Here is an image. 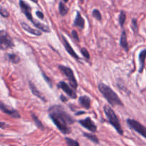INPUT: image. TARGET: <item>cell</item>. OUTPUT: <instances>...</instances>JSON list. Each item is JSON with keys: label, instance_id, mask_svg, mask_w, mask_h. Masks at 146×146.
<instances>
[{"label": "cell", "instance_id": "cell-33", "mask_svg": "<svg viewBox=\"0 0 146 146\" xmlns=\"http://www.w3.org/2000/svg\"><path fill=\"white\" fill-rule=\"evenodd\" d=\"M85 113V112H84V111H81V112H79V113H76V115H79V114H82V113Z\"/></svg>", "mask_w": 146, "mask_h": 146}, {"label": "cell", "instance_id": "cell-3", "mask_svg": "<svg viewBox=\"0 0 146 146\" xmlns=\"http://www.w3.org/2000/svg\"><path fill=\"white\" fill-rule=\"evenodd\" d=\"M19 6L21 8V11L24 14L27 19L35 26L36 28L39 29L41 31H44V32L49 33L51 32V29L48 26L45 25V24H42V23L39 22V21H36V20L33 19L32 14H31V8L27 2L24 1V0H19Z\"/></svg>", "mask_w": 146, "mask_h": 146}, {"label": "cell", "instance_id": "cell-36", "mask_svg": "<svg viewBox=\"0 0 146 146\" xmlns=\"http://www.w3.org/2000/svg\"><path fill=\"white\" fill-rule=\"evenodd\" d=\"M81 1H83V0H81Z\"/></svg>", "mask_w": 146, "mask_h": 146}, {"label": "cell", "instance_id": "cell-20", "mask_svg": "<svg viewBox=\"0 0 146 146\" xmlns=\"http://www.w3.org/2000/svg\"><path fill=\"white\" fill-rule=\"evenodd\" d=\"M84 135L85 137H86L88 139H89L90 141H91L92 142L95 143H99V141H98V138H97L95 135H93V134H90V133H84Z\"/></svg>", "mask_w": 146, "mask_h": 146}, {"label": "cell", "instance_id": "cell-15", "mask_svg": "<svg viewBox=\"0 0 146 146\" xmlns=\"http://www.w3.org/2000/svg\"><path fill=\"white\" fill-rule=\"evenodd\" d=\"M78 102L82 106V107L85 108L86 109H89L91 108V99L89 97L86 96H83L79 97L78 98Z\"/></svg>", "mask_w": 146, "mask_h": 146}, {"label": "cell", "instance_id": "cell-16", "mask_svg": "<svg viewBox=\"0 0 146 146\" xmlns=\"http://www.w3.org/2000/svg\"><path fill=\"white\" fill-rule=\"evenodd\" d=\"M29 86H30V88H31V92H32V94H34V96H36V97L39 98L40 99L43 100V101H46V98L43 96L42 94H41V93L39 91H38V90H37L36 87L35 86V85H34L33 83H31V81L29 82Z\"/></svg>", "mask_w": 146, "mask_h": 146}, {"label": "cell", "instance_id": "cell-35", "mask_svg": "<svg viewBox=\"0 0 146 146\" xmlns=\"http://www.w3.org/2000/svg\"><path fill=\"white\" fill-rule=\"evenodd\" d=\"M68 1V0H64V2H67V1Z\"/></svg>", "mask_w": 146, "mask_h": 146}, {"label": "cell", "instance_id": "cell-21", "mask_svg": "<svg viewBox=\"0 0 146 146\" xmlns=\"http://www.w3.org/2000/svg\"><path fill=\"white\" fill-rule=\"evenodd\" d=\"M126 20V14L124 11H121L119 15V24L121 27H123L124 25Z\"/></svg>", "mask_w": 146, "mask_h": 146}, {"label": "cell", "instance_id": "cell-24", "mask_svg": "<svg viewBox=\"0 0 146 146\" xmlns=\"http://www.w3.org/2000/svg\"><path fill=\"white\" fill-rule=\"evenodd\" d=\"M0 15L2 16L3 17H9V11L1 5H0Z\"/></svg>", "mask_w": 146, "mask_h": 146}, {"label": "cell", "instance_id": "cell-32", "mask_svg": "<svg viewBox=\"0 0 146 146\" xmlns=\"http://www.w3.org/2000/svg\"><path fill=\"white\" fill-rule=\"evenodd\" d=\"M43 76H44V79H46V81L47 82H48V83H51V81H50V80H48V77H47L46 76L44 75V74H43Z\"/></svg>", "mask_w": 146, "mask_h": 146}, {"label": "cell", "instance_id": "cell-8", "mask_svg": "<svg viewBox=\"0 0 146 146\" xmlns=\"http://www.w3.org/2000/svg\"><path fill=\"white\" fill-rule=\"evenodd\" d=\"M0 110L2 111L4 113L7 114L9 116L12 117L14 118H19L20 115L18 113V111H16L14 108H11L10 107H9L8 106L6 105L4 103H3L2 101H0Z\"/></svg>", "mask_w": 146, "mask_h": 146}, {"label": "cell", "instance_id": "cell-29", "mask_svg": "<svg viewBox=\"0 0 146 146\" xmlns=\"http://www.w3.org/2000/svg\"><path fill=\"white\" fill-rule=\"evenodd\" d=\"M72 36L73 37H74V39H76V41H79V38H78V34H77V32L76 31H74V30H73L72 31Z\"/></svg>", "mask_w": 146, "mask_h": 146}, {"label": "cell", "instance_id": "cell-25", "mask_svg": "<svg viewBox=\"0 0 146 146\" xmlns=\"http://www.w3.org/2000/svg\"><path fill=\"white\" fill-rule=\"evenodd\" d=\"M66 141L67 144L70 146H78L79 145V143L78 142H76V141H74V140L71 139L69 138H66Z\"/></svg>", "mask_w": 146, "mask_h": 146}, {"label": "cell", "instance_id": "cell-7", "mask_svg": "<svg viewBox=\"0 0 146 146\" xmlns=\"http://www.w3.org/2000/svg\"><path fill=\"white\" fill-rule=\"evenodd\" d=\"M127 123L131 128H132L134 131H136L138 133H139L140 135H142L146 139V127L143 125L142 124L140 123L138 121H135V120L128 119Z\"/></svg>", "mask_w": 146, "mask_h": 146}, {"label": "cell", "instance_id": "cell-6", "mask_svg": "<svg viewBox=\"0 0 146 146\" xmlns=\"http://www.w3.org/2000/svg\"><path fill=\"white\" fill-rule=\"evenodd\" d=\"M58 68L61 71V72L66 77L67 79L69 81L70 85L73 88L76 89L78 87V83H77L76 79L75 78V76H74V72L71 70V68H70L69 67L65 66L63 65H59L58 66Z\"/></svg>", "mask_w": 146, "mask_h": 146}, {"label": "cell", "instance_id": "cell-31", "mask_svg": "<svg viewBox=\"0 0 146 146\" xmlns=\"http://www.w3.org/2000/svg\"><path fill=\"white\" fill-rule=\"evenodd\" d=\"M60 98H61V100H62L63 101H64V102H66V101H67V98H66V97H64V96H60Z\"/></svg>", "mask_w": 146, "mask_h": 146}, {"label": "cell", "instance_id": "cell-12", "mask_svg": "<svg viewBox=\"0 0 146 146\" xmlns=\"http://www.w3.org/2000/svg\"><path fill=\"white\" fill-rule=\"evenodd\" d=\"M139 63H140V68H139V73L142 74L144 68H145V63L146 59V48L141 51L139 54Z\"/></svg>", "mask_w": 146, "mask_h": 146}, {"label": "cell", "instance_id": "cell-17", "mask_svg": "<svg viewBox=\"0 0 146 146\" xmlns=\"http://www.w3.org/2000/svg\"><path fill=\"white\" fill-rule=\"evenodd\" d=\"M120 44H121V46L123 47L124 49L126 51H128V41H127V36L126 33H125V31H123L122 32V34H121V39H120Z\"/></svg>", "mask_w": 146, "mask_h": 146}, {"label": "cell", "instance_id": "cell-34", "mask_svg": "<svg viewBox=\"0 0 146 146\" xmlns=\"http://www.w3.org/2000/svg\"><path fill=\"white\" fill-rule=\"evenodd\" d=\"M30 1H33V2L34 3H38V0H30Z\"/></svg>", "mask_w": 146, "mask_h": 146}, {"label": "cell", "instance_id": "cell-2", "mask_svg": "<svg viewBox=\"0 0 146 146\" xmlns=\"http://www.w3.org/2000/svg\"><path fill=\"white\" fill-rule=\"evenodd\" d=\"M98 89H99L100 92L102 94V95L104 96V98L108 101V102L111 106H123V104L121 101V100L120 99L118 95L115 94V92H114L111 89V87L106 85L104 83H100L98 84Z\"/></svg>", "mask_w": 146, "mask_h": 146}, {"label": "cell", "instance_id": "cell-23", "mask_svg": "<svg viewBox=\"0 0 146 146\" xmlns=\"http://www.w3.org/2000/svg\"><path fill=\"white\" fill-rule=\"evenodd\" d=\"M92 14L94 18H96L97 20H98V21H101V20L102 19V16H101V12H100L98 9H94V11H93Z\"/></svg>", "mask_w": 146, "mask_h": 146}, {"label": "cell", "instance_id": "cell-11", "mask_svg": "<svg viewBox=\"0 0 146 146\" xmlns=\"http://www.w3.org/2000/svg\"><path fill=\"white\" fill-rule=\"evenodd\" d=\"M61 38H62L63 44H64V47H65V48H66V50L67 52H68V54L71 56L74 57V58H75L76 59H79V57H78V56L77 55L76 53L74 51L73 48L71 47V46L70 45L69 43L68 42V41L66 39L65 37L62 35L61 36Z\"/></svg>", "mask_w": 146, "mask_h": 146}, {"label": "cell", "instance_id": "cell-1", "mask_svg": "<svg viewBox=\"0 0 146 146\" xmlns=\"http://www.w3.org/2000/svg\"><path fill=\"white\" fill-rule=\"evenodd\" d=\"M48 115L56 126L61 133L68 134L71 130L69 125L74 123L75 121L71 115L67 113L64 108L61 106H53L48 109Z\"/></svg>", "mask_w": 146, "mask_h": 146}, {"label": "cell", "instance_id": "cell-13", "mask_svg": "<svg viewBox=\"0 0 146 146\" xmlns=\"http://www.w3.org/2000/svg\"><path fill=\"white\" fill-rule=\"evenodd\" d=\"M74 26L81 29H84V26H85V20L81 17L80 12H77L76 17L75 20H74Z\"/></svg>", "mask_w": 146, "mask_h": 146}, {"label": "cell", "instance_id": "cell-10", "mask_svg": "<svg viewBox=\"0 0 146 146\" xmlns=\"http://www.w3.org/2000/svg\"><path fill=\"white\" fill-rule=\"evenodd\" d=\"M58 87H59L61 89H62L63 91H64L68 96L71 97V98H74V99L76 98V93L74 91V88H71L66 82H64V81H61V82H59V84H58Z\"/></svg>", "mask_w": 146, "mask_h": 146}, {"label": "cell", "instance_id": "cell-4", "mask_svg": "<svg viewBox=\"0 0 146 146\" xmlns=\"http://www.w3.org/2000/svg\"><path fill=\"white\" fill-rule=\"evenodd\" d=\"M104 111L110 123L115 128V129L116 130V131L120 135H123L122 127H121L119 120H118V117H117L116 114L115 113L113 110L108 106H105L104 108Z\"/></svg>", "mask_w": 146, "mask_h": 146}, {"label": "cell", "instance_id": "cell-28", "mask_svg": "<svg viewBox=\"0 0 146 146\" xmlns=\"http://www.w3.org/2000/svg\"><path fill=\"white\" fill-rule=\"evenodd\" d=\"M36 16L38 17V18L40 19H43L44 18V14H43V13L41 12V11H37L36 12Z\"/></svg>", "mask_w": 146, "mask_h": 146}, {"label": "cell", "instance_id": "cell-22", "mask_svg": "<svg viewBox=\"0 0 146 146\" xmlns=\"http://www.w3.org/2000/svg\"><path fill=\"white\" fill-rule=\"evenodd\" d=\"M31 115H32L33 120H34V123H35L36 125H37V127H38V128H41V130L44 129V125H43V124L41 123V121H40L38 119V118H37V117L36 116V115H34V114H31Z\"/></svg>", "mask_w": 146, "mask_h": 146}, {"label": "cell", "instance_id": "cell-26", "mask_svg": "<svg viewBox=\"0 0 146 146\" xmlns=\"http://www.w3.org/2000/svg\"><path fill=\"white\" fill-rule=\"evenodd\" d=\"M131 27H132V29L135 31V33L138 32V23H137V20L135 19H133L132 22H131Z\"/></svg>", "mask_w": 146, "mask_h": 146}, {"label": "cell", "instance_id": "cell-27", "mask_svg": "<svg viewBox=\"0 0 146 146\" xmlns=\"http://www.w3.org/2000/svg\"><path fill=\"white\" fill-rule=\"evenodd\" d=\"M81 54H82V55L84 56L86 58H87V59H89L90 54H89V53H88V51H87L86 48H82L81 49Z\"/></svg>", "mask_w": 146, "mask_h": 146}, {"label": "cell", "instance_id": "cell-14", "mask_svg": "<svg viewBox=\"0 0 146 146\" xmlns=\"http://www.w3.org/2000/svg\"><path fill=\"white\" fill-rule=\"evenodd\" d=\"M21 25L22 27V28L25 30L26 31H27L28 33H30V34H33V35L35 36H41V32L38 30L34 29H32L29 25L27 24L25 22H21Z\"/></svg>", "mask_w": 146, "mask_h": 146}, {"label": "cell", "instance_id": "cell-30", "mask_svg": "<svg viewBox=\"0 0 146 146\" xmlns=\"http://www.w3.org/2000/svg\"><path fill=\"white\" fill-rule=\"evenodd\" d=\"M6 126H7V125H6L5 123L0 122V128H2V129H4V128H5Z\"/></svg>", "mask_w": 146, "mask_h": 146}, {"label": "cell", "instance_id": "cell-5", "mask_svg": "<svg viewBox=\"0 0 146 146\" xmlns=\"http://www.w3.org/2000/svg\"><path fill=\"white\" fill-rule=\"evenodd\" d=\"M14 44L9 34L4 30L0 31V50H7L14 47Z\"/></svg>", "mask_w": 146, "mask_h": 146}, {"label": "cell", "instance_id": "cell-18", "mask_svg": "<svg viewBox=\"0 0 146 146\" xmlns=\"http://www.w3.org/2000/svg\"><path fill=\"white\" fill-rule=\"evenodd\" d=\"M58 9H59V13L61 16H65L68 11V8L66 6V4L64 2L61 1L59 3L58 6Z\"/></svg>", "mask_w": 146, "mask_h": 146}, {"label": "cell", "instance_id": "cell-19", "mask_svg": "<svg viewBox=\"0 0 146 146\" xmlns=\"http://www.w3.org/2000/svg\"><path fill=\"white\" fill-rule=\"evenodd\" d=\"M7 57H8L9 60L11 62L14 63V64H18V63L20 62L19 56H17V54H7Z\"/></svg>", "mask_w": 146, "mask_h": 146}, {"label": "cell", "instance_id": "cell-9", "mask_svg": "<svg viewBox=\"0 0 146 146\" xmlns=\"http://www.w3.org/2000/svg\"><path fill=\"white\" fill-rule=\"evenodd\" d=\"M78 123L82 125L83 127L86 128V129H88V131H90L91 132L95 133L97 131V126L94 124V121L91 119V118L88 117L87 118L84 120H80L78 121Z\"/></svg>", "mask_w": 146, "mask_h": 146}]
</instances>
